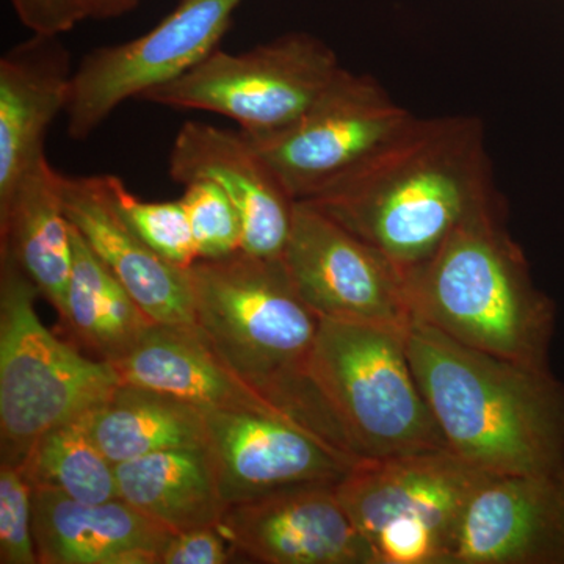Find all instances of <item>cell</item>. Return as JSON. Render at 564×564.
<instances>
[{"label": "cell", "instance_id": "4fadbf2b", "mask_svg": "<svg viewBox=\"0 0 564 564\" xmlns=\"http://www.w3.org/2000/svg\"><path fill=\"white\" fill-rule=\"evenodd\" d=\"M448 564H564V466L486 478L464 510Z\"/></svg>", "mask_w": 564, "mask_h": 564}, {"label": "cell", "instance_id": "9a60e30c", "mask_svg": "<svg viewBox=\"0 0 564 564\" xmlns=\"http://www.w3.org/2000/svg\"><path fill=\"white\" fill-rule=\"evenodd\" d=\"M169 173L182 185L215 182L239 210L242 251L258 258H282L296 202L242 131L203 121L184 122L170 150Z\"/></svg>", "mask_w": 564, "mask_h": 564}, {"label": "cell", "instance_id": "7402d4cb", "mask_svg": "<svg viewBox=\"0 0 564 564\" xmlns=\"http://www.w3.org/2000/svg\"><path fill=\"white\" fill-rule=\"evenodd\" d=\"M85 419L93 441L113 464L174 448L206 447L203 411L140 386L121 383Z\"/></svg>", "mask_w": 564, "mask_h": 564}, {"label": "cell", "instance_id": "d4e9b609", "mask_svg": "<svg viewBox=\"0 0 564 564\" xmlns=\"http://www.w3.org/2000/svg\"><path fill=\"white\" fill-rule=\"evenodd\" d=\"M111 203L126 225L173 265L191 269L198 261L187 212L177 202H144L133 195L121 177L106 174Z\"/></svg>", "mask_w": 564, "mask_h": 564}, {"label": "cell", "instance_id": "4316f807", "mask_svg": "<svg viewBox=\"0 0 564 564\" xmlns=\"http://www.w3.org/2000/svg\"><path fill=\"white\" fill-rule=\"evenodd\" d=\"M0 563L36 564L33 489L20 467L0 466Z\"/></svg>", "mask_w": 564, "mask_h": 564}, {"label": "cell", "instance_id": "9c48e42d", "mask_svg": "<svg viewBox=\"0 0 564 564\" xmlns=\"http://www.w3.org/2000/svg\"><path fill=\"white\" fill-rule=\"evenodd\" d=\"M414 120L370 76L344 69L302 117L250 139L295 202L321 195Z\"/></svg>", "mask_w": 564, "mask_h": 564}, {"label": "cell", "instance_id": "f1b7e54d", "mask_svg": "<svg viewBox=\"0 0 564 564\" xmlns=\"http://www.w3.org/2000/svg\"><path fill=\"white\" fill-rule=\"evenodd\" d=\"M236 555L221 527H199L173 533L163 549L161 564H225L234 562Z\"/></svg>", "mask_w": 564, "mask_h": 564}, {"label": "cell", "instance_id": "5b68a950", "mask_svg": "<svg viewBox=\"0 0 564 564\" xmlns=\"http://www.w3.org/2000/svg\"><path fill=\"white\" fill-rule=\"evenodd\" d=\"M408 329L322 318L311 378L358 462L447 448L421 391Z\"/></svg>", "mask_w": 564, "mask_h": 564}, {"label": "cell", "instance_id": "ac0fdd59", "mask_svg": "<svg viewBox=\"0 0 564 564\" xmlns=\"http://www.w3.org/2000/svg\"><path fill=\"white\" fill-rule=\"evenodd\" d=\"M33 489V536L41 564H161L166 527L120 499L85 503Z\"/></svg>", "mask_w": 564, "mask_h": 564}, {"label": "cell", "instance_id": "603a6c76", "mask_svg": "<svg viewBox=\"0 0 564 564\" xmlns=\"http://www.w3.org/2000/svg\"><path fill=\"white\" fill-rule=\"evenodd\" d=\"M73 240V273L58 315L82 347L102 361L120 362L135 350L155 322L99 261L74 226Z\"/></svg>", "mask_w": 564, "mask_h": 564}, {"label": "cell", "instance_id": "8992f818", "mask_svg": "<svg viewBox=\"0 0 564 564\" xmlns=\"http://www.w3.org/2000/svg\"><path fill=\"white\" fill-rule=\"evenodd\" d=\"M39 295L0 259V458L17 467L40 437L90 413L121 384L113 364L85 358L43 325Z\"/></svg>", "mask_w": 564, "mask_h": 564}, {"label": "cell", "instance_id": "52a82bcc", "mask_svg": "<svg viewBox=\"0 0 564 564\" xmlns=\"http://www.w3.org/2000/svg\"><path fill=\"white\" fill-rule=\"evenodd\" d=\"M491 475L434 448L359 462L336 491L373 564H448L464 510Z\"/></svg>", "mask_w": 564, "mask_h": 564}, {"label": "cell", "instance_id": "6da1fadb", "mask_svg": "<svg viewBox=\"0 0 564 564\" xmlns=\"http://www.w3.org/2000/svg\"><path fill=\"white\" fill-rule=\"evenodd\" d=\"M478 118H415L369 161L307 199L381 252L404 282L492 196Z\"/></svg>", "mask_w": 564, "mask_h": 564}, {"label": "cell", "instance_id": "5bb4252c", "mask_svg": "<svg viewBox=\"0 0 564 564\" xmlns=\"http://www.w3.org/2000/svg\"><path fill=\"white\" fill-rule=\"evenodd\" d=\"M221 530L237 555L263 564H373L336 485H306L229 505Z\"/></svg>", "mask_w": 564, "mask_h": 564}, {"label": "cell", "instance_id": "ffe728a7", "mask_svg": "<svg viewBox=\"0 0 564 564\" xmlns=\"http://www.w3.org/2000/svg\"><path fill=\"white\" fill-rule=\"evenodd\" d=\"M0 259L14 263L40 295L62 313L73 273V225L63 202V174L51 165L47 155L0 204Z\"/></svg>", "mask_w": 564, "mask_h": 564}, {"label": "cell", "instance_id": "e0dca14e", "mask_svg": "<svg viewBox=\"0 0 564 564\" xmlns=\"http://www.w3.org/2000/svg\"><path fill=\"white\" fill-rule=\"evenodd\" d=\"M74 70L58 36L33 35L0 58V204L46 155L47 132L68 107Z\"/></svg>", "mask_w": 564, "mask_h": 564}, {"label": "cell", "instance_id": "30bf717a", "mask_svg": "<svg viewBox=\"0 0 564 564\" xmlns=\"http://www.w3.org/2000/svg\"><path fill=\"white\" fill-rule=\"evenodd\" d=\"M242 0H181L139 39L98 47L74 70L66 132L84 141L129 99L170 84L199 65L231 25Z\"/></svg>", "mask_w": 564, "mask_h": 564}, {"label": "cell", "instance_id": "d6986e66", "mask_svg": "<svg viewBox=\"0 0 564 564\" xmlns=\"http://www.w3.org/2000/svg\"><path fill=\"white\" fill-rule=\"evenodd\" d=\"M113 367L121 383L166 393L203 413H281L221 361L195 323H154L135 350Z\"/></svg>", "mask_w": 564, "mask_h": 564}, {"label": "cell", "instance_id": "8fae6325", "mask_svg": "<svg viewBox=\"0 0 564 564\" xmlns=\"http://www.w3.org/2000/svg\"><path fill=\"white\" fill-rule=\"evenodd\" d=\"M282 262L296 292L321 318L399 329L413 322L399 270L310 203L295 204Z\"/></svg>", "mask_w": 564, "mask_h": 564}, {"label": "cell", "instance_id": "44dd1931", "mask_svg": "<svg viewBox=\"0 0 564 564\" xmlns=\"http://www.w3.org/2000/svg\"><path fill=\"white\" fill-rule=\"evenodd\" d=\"M115 474L118 497L173 533L220 527L229 508L207 447L141 456Z\"/></svg>", "mask_w": 564, "mask_h": 564}, {"label": "cell", "instance_id": "2e32d148", "mask_svg": "<svg viewBox=\"0 0 564 564\" xmlns=\"http://www.w3.org/2000/svg\"><path fill=\"white\" fill-rule=\"evenodd\" d=\"M63 202L70 225L152 321L193 323L188 269L165 261L126 225L111 203L106 174H63Z\"/></svg>", "mask_w": 564, "mask_h": 564}, {"label": "cell", "instance_id": "277c9868", "mask_svg": "<svg viewBox=\"0 0 564 564\" xmlns=\"http://www.w3.org/2000/svg\"><path fill=\"white\" fill-rule=\"evenodd\" d=\"M406 295L414 321L467 347L549 367L555 307L534 285L494 195L408 278Z\"/></svg>", "mask_w": 564, "mask_h": 564}, {"label": "cell", "instance_id": "83f0119b", "mask_svg": "<svg viewBox=\"0 0 564 564\" xmlns=\"http://www.w3.org/2000/svg\"><path fill=\"white\" fill-rule=\"evenodd\" d=\"M141 0H10L18 20L33 35L61 36L85 21L113 20Z\"/></svg>", "mask_w": 564, "mask_h": 564}, {"label": "cell", "instance_id": "7a4b0ae2", "mask_svg": "<svg viewBox=\"0 0 564 564\" xmlns=\"http://www.w3.org/2000/svg\"><path fill=\"white\" fill-rule=\"evenodd\" d=\"M406 347L448 451L492 475L564 466V386L549 367L467 347L414 318Z\"/></svg>", "mask_w": 564, "mask_h": 564}, {"label": "cell", "instance_id": "ba28073f", "mask_svg": "<svg viewBox=\"0 0 564 564\" xmlns=\"http://www.w3.org/2000/svg\"><path fill=\"white\" fill-rule=\"evenodd\" d=\"M344 69L317 36L289 33L250 51H214L140 101L221 115L245 135L261 139L299 120Z\"/></svg>", "mask_w": 564, "mask_h": 564}, {"label": "cell", "instance_id": "3957f363", "mask_svg": "<svg viewBox=\"0 0 564 564\" xmlns=\"http://www.w3.org/2000/svg\"><path fill=\"white\" fill-rule=\"evenodd\" d=\"M188 273L193 323L221 361L281 413L345 452L311 378L322 318L296 292L282 258L239 251L198 259Z\"/></svg>", "mask_w": 564, "mask_h": 564}, {"label": "cell", "instance_id": "484cf974", "mask_svg": "<svg viewBox=\"0 0 564 564\" xmlns=\"http://www.w3.org/2000/svg\"><path fill=\"white\" fill-rule=\"evenodd\" d=\"M184 187L181 202L198 259L212 261L242 251V220L231 198L212 181H193Z\"/></svg>", "mask_w": 564, "mask_h": 564}, {"label": "cell", "instance_id": "7c38bea8", "mask_svg": "<svg viewBox=\"0 0 564 564\" xmlns=\"http://www.w3.org/2000/svg\"><path fill=\"white\" fill-rule=\"evenodd\" d=\"M206 447L228 505L306 485H337L358 464L276 411H209Z\"/></svg>", "mask_w": 564, "mask_h": 564}, {"label": "cell", "instance_id": "cb8c5ba5", "mask_svg": "<svg viewBox=\"0 0 564 564\" xmlns=\"http://www.w3.org/2000/svg\"><path fill=\"white\" fill-rule=\"evenodd\" d=\"M85 415L40 437L20 469L32 488L85 503L109 502L118 499L115 464L93 441Z\"/></svg>", "mask_w": 564, "mask_h": 564}]
</instances>
